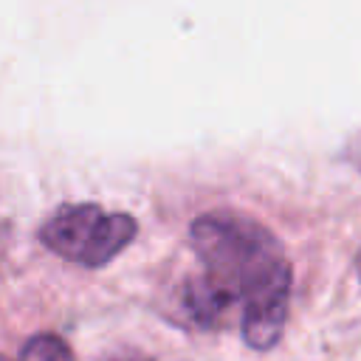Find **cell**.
<instances>
[{"label":"cell","mask_w":361,"mask_h":361,"mask_svg":"<svg viewBox=\"0 0 361 361\" xmlns=\"http://www.w3.org/2000/svg\"><path fill=\"white\" fill-rule=\"evenodd\" d=\"M0 361H11V358H6V355H0Z\"/></svg>","instance_id":"8"},{"label":"cell","mask_w":361,"mask_h":361,"mask_svg":"<svg viewBox=\"0 0 361 361\" xmlns=\"http://www.w3.org/2000/svg\"><path fill=\"white\" fill-rule=\"evenodd\" d=\"M20 361H73V353L59 336L39 333V336H31L25 341Z\"/></svg>","instance_id":"4"},{"label":"cell","mask_w":361,"mask_h":361,"mask_svg":"<svg viewBox=\"0 0 361 361\" xmlns=\"http://www.w3.org/2000/svg\"><path fill=\"white\" fill-rule=\"evenodd\" d=\"M138 223L124 212H104L96 203H68L59 206L39 228V240L56 257L102 268L135 237Z\"/></svg>","instance_id":"2"},{"label":"cell","mask_w":361,"mask_h":361,"mask_svg":"<svg viewBox=\"0 0 361 361\" xmlns=\"http://www.w3.org/2000/svg\"><path fill=\"white\" fill-rule=\"evenodd\" d=\"M353 161H355V166L361 169V141H358V147H355V152H353Z\"/></svg>","instance_id":"6"},{"label":"cell","mask_w":361,"mask_h":361,"mask_svg":"<svg viewBox=\"0 0 361 361\" xmlns=\"http://www.w3.org/2000/svg\"><path fill=\"white\" fill-rule=\"evenodd\" d=\"M195 257L231 302H243L240 333L251 350H271L288 322L293 271L279 240L254 217L217 209L189 228Z\"/></svg>","instance_id":"1"},{"label":"cell","mask_w":361,"mask_h":361,"mask_svg":"<svg viewBox=\"0 0 361 361\" xmlns=\"http://www.w3.org/2000/svg\"><path fill=\"white\" fill-rule=\"evenodd\" d=\"M180 302L186 316L197 324V327H220L228 316V310L234 307V302L206 276V274H195L183 282L180 288Z\"/></svg>","instance_id":"3"},{"label":"cell","mask_w":361,"mask_h":361,"mask_svg":"<svg viewBox=\"0 0 361 361\" xmlns=\"http://www.w3.org/2000/svg\"><path fill=\"white\" fill-rule=\"evenodd\" d=\"M99 361H152V358L144 355V353H138V350H116V353L102 355Z\"/></svg>","instance_id":"5"},{"label":"cell","mask_w":361,"mask_h":361,"mask_svg":"<svg viewBox=\"0 0 361 361\" xmlns=\"http://www.w3.org/2000/svg\"><path fill=\"white\" fill-rule=\"evenodd\" d=\"M358 276H361V251H358Z\"/></svg>","instance_id":"7"}]
</instances>
